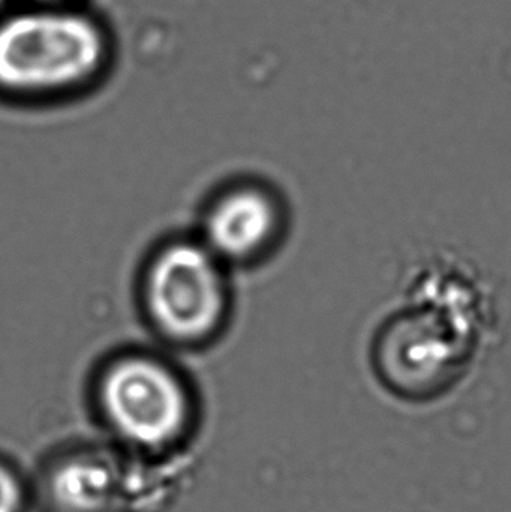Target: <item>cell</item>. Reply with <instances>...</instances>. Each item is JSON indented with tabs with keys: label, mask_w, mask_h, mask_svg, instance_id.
Instances as JSON below:
<instances>
[{
	"label": "cell",
	"mask_w": 511,
	"mask_h": 512,
	"mask_svg": "<svg viewBox=\"0 0 511 512\" xmlns=\"http://www.w3.org/2000/svg\"><path fill=\"white\" fill-rule=\"evenodd\" d=\"M20 3H33V5H84V0H17Z\"/></svg>",
	"instance_id": "obj_7"
},
{
	"label": "cell",
	"mask_w": 511,
	"mask_h": 512,
	"mask_svg": "<svg viewBox=\"0 0 511 512\" xmlns=\"http://www.w3.org/2000/svg\"><path fill=\"white\" fill-rule=\"evenodd\" d=\"M140 295L144 316L161 339L182 348L203 345L227 318L224 262L200 239L165 240L144 265Z\"/></svg>",
	"instance_id": "obj_2"
},
{
	"label": "cell",
	"mask_w": 511,
	"mask_h": 512,
	"mask_svg": "<svg viewBox=\"0 0 511 512\" xmlns=\"http://www.w3.org/2000/svg\"><path fill=\"white\" fill-rule=\"evenodd\" d=\"M17 0H0V15L5 14L8 9L15 5Z\"/></svg>",
	"instance_id": "obj_8"
},
{
	"label": "cell",
	"mask_w": 511,
	"mask_h": 512,
	"mask_svg": "<svg viewBox=\"0 0 511 512\" xmlns=\"http://www.w3.org/2000/svg\"><path fill=\"white\" fill-rule=\"evenodd\" d=\"M21 489L17 478L0 466V512H20Z\"/></svg>",
	"instance_id": "obj_6"
},
{
	"label": "cell",
	"mask_w": 511,
	"mask_h": 512,
	"mask_svg": "<svg viewBox=\"0 0 511 512\" xmlns=\"http://www.w3.org/2000/svg\"><path fill=\"white\" fill-rule=\"evenodd\" d=\"M51 495L65 512H104L116 495V478L102 460L75 457L54 472Z\"/></svg>",
	"instance_id": "obj_5"
},
{
	"label": "cell",
	"mask_w": 511,
	"mask_h": 512,
	"mask_svg": "<svg viewBox=\"0 0 511 512\" xmlns=\"http://www.w3.org/2000/svg\"><path fill=\"white\" fill-rule=\"evenodd\" d=\"M110 29L84 5L15 3L0 15V99L21 105L77 98L111 68Z\"/></svg>",
	"instance_id": "obj_1"
},
{
	"label": "cell",
	"mask_w": 511,
	"mask_h": 512,
	"mask_svg": "<svg viewBox=\"0 0 511 512\" xmlns=\"http://www.w3.org/2000/svg\"><path fill=\"white\" fill-rule=\"evenodd\" d=\"M95 379L96 403L125 441L161 448L185 432L191 390L185 376L162 355L141 349L120 352L101 366Z\"/></svg>",
	"instance_id": "obj_3"
},
{
	"label": "cell",
	"mask_w": 511,
	"mask_h": 512,
	"mask_svg": "<svg viewBox=\"0 0 511 512\" xmlns=\"http://www.w3.org/2000/svg\"><path fill=\"white\" fill-rule=\"evenodd\" d=\"M281 210L260 186H234L212 201L204 213L200 240L221 262L257 258L275 242Z\"/></svg>",
	"instance_id": "obj_4"
}]
</instances>
